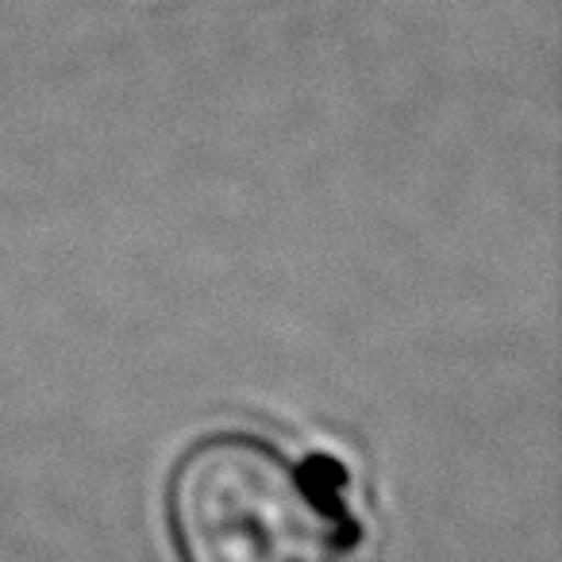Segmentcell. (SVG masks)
<instances>
[{"label":"cell","mask_w":562,"mask_h":562,"mask_svg":"<svg viewBox=\"0 0 562 562\" xmlns=\"http://www.w3.org/2000/svg\"><path fill=\"white\" fill-rule=\"evenodd\" d=\"M339 470L297 467L255 431H212L178 454L162 493L178 562H347L355 524Z\"/></svg>","instance_id":"obj_1"}]
</instances>
